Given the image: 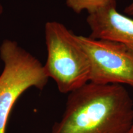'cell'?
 Listing matches in <instances>:
<instances>
[{
	"instance_id": "cell-1",
	"label": "cell",
	"mask_w": 133,
	"mask_h": 133,
	"mask_svg": "<svg viewBox=\"0 0 133 133\" xmlns=\"http://www.w3.org/2000/svg\"><path fill=\"white\" fill-rule=\"evenodd\" d=\"M132 121L133 99L123 85L88 82L69 93L51 133H128Z\"/></svg>"
},
{
	"instance_id": "cell-2",
	"label": "cell",
	"mask_w": 133,
	"mask_h": 133,
	"mask_svg": "<svg viewBox=\"0 0 133 133\" xmlns=\"http://www.w3.org/2000/svg\"><path fill=\"white\" fill-rule=\"evenodd\" d=\"M44 36L47 60L44 66L59 92L69 94L89 82L90 63L77 35L62 23L49 21Z\"/></svg>"
},
{
	"instance_id": "cell-3",
	"label": "cell",
	"mask_w": 133,
	"mask_h": 133,
	"mask_svg": "<svg viewBox=\"0 0 133 133\" xmlns=\"http://www.w3.org/2000/svg\"><path fill=\"white\" fill-rule=\"evenodd\" d=\"M3 69L0 75V133H6L11 110L30 88L43 90L49 76L44 65L17 41L6 39L0 45Z\"/></svg>"
},
{
	"instance_id": "cell-4",
	"label": "cell",
	"mask_w": 133,
	"mask_h": 133,
	"mask_svg": "<svg viewBox=\"0 0 133 133\" xmlns=\"http://www.w3.org/2000/svg\"><path fill=\"white\" fill-rule=\"evenodd\" d=\"M91 66L89 82L133 87V51L121 43L77 35Z\"/></svg>"
},
{
	"instance_id": "cell-5",
	"label": "cell",
	"mask_w": 133,
	"mask_h": 133,
	"mask_svg": "<svg viewBox=\"0 0 133 133\" xmlns=\"http://www.w3.org/2000/svg\"><path fill=\"white\" fill-rule=\"evenodd\" d=\"M86 22L91 37L116 41L133 51V19L117 11L116 0L88 14Z\"/></svg>"
},
{
	"instance_id": "cell-6",
	"label": "cell",
	"mask_w": 133,
	"mask_h": 133,
	"mask_svg": "<svg viewBox=\"0 0 133 133\" xmlns=\"http://www.w3.org/2000/svg\"><path fill=\"white\" fill-rule=\"evenodd\" d=\"M112 0H66V6L76 14L86 11L91 14L109 4Z\"/></svg>"
},
{
	"instance_id": "cell-7",
	"label": "cell",
	"mask_w": 133,
	"mask_h": 133,
	"mask_svg": "<svg viewBox=\"0 0 133 133\" xmlns=\"http://www.w3.org/2000/svg\"><path fill=\"white\" fill-rule=\"evenodd\" d=\"M124 12L126 15L130 16H133V1L127 6L124 10Z\"/></svg>"
},
{
	"instance_id": "cell-8",
	"label": "cell",
	"mask_w": 133,
	"mask_h": 133,
	"mask_svg": "<svg viewBox=\"0 0 133 133\" xmlns=\"http://www.w3.org/2000/svg\"><path fill=\"white\" fill-rule=\"evenodd\" d=\"M3 10H4V8H3V6L2 4V3H1V0H0V16L3 14Z\"/></svg>"
},
{
	"instance_id": "cell-9",
	"label": "cell",
	"mask_w": 133,
	"mask_h": 133,
	"mask_svg": "<svg viewBox=\"0 0 133 133\" xmlns=\"http://www.w3.org/2000/svg\"><path fill=\"white\" fill-rule=\"evenodd\" d=\"M128 133H133V121H132V125H131V127L130 128V130H129Z\"/></svg>"
}]
</instances>
